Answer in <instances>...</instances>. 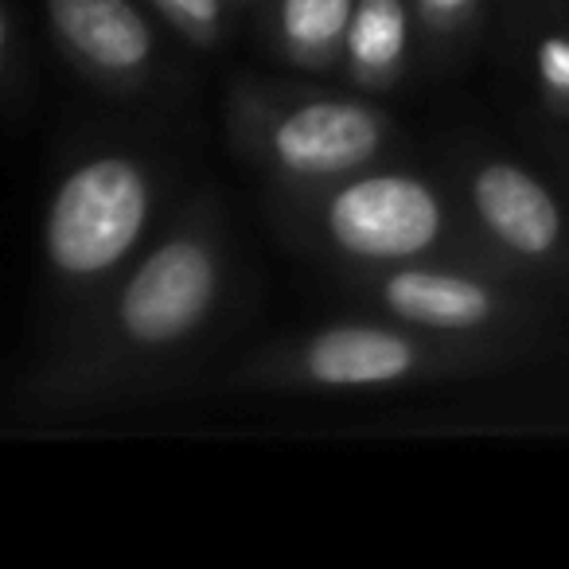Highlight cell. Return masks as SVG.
<instances>
[{
  "mask_svg": "<svg viewBox=\"0 0 569 569\" xmlns=\"http://www.w3.org/2000/svg\"><path fill=\"white\" fill-rule=\"evenodd\" d=\"M149 188L126 160H94L59 188L48 219L51 261L67 273L110 269L137 242Z\"/></svg>",
  "mask_w": 569,
  "mask_h": 569,
  "instance_id": "obj_1",
  "label": "cell"
},
{
  "mask_svg": "<svg viewBox=\"0 0 569 569\" xmlns=\"http://www.w3.org/2000/svg\"><path fill=\"white\" fill-rule=\"evenodd\" d=\"M328 222L343 250L363 258H406L437 238L441 207L418 180L375 176L340 191Z\"/></svg>",
  "mask_w": 569,
  "mask_h": 569,
  "instance_id": "obj_2",
  "label": "cell"
},
{
  "mask_svg": "<svg viewBox=\"0 0 569 569\" xmlns=\"http://www.w3.org/2000/svg\"><path fill=\"white\" fill-rule=\"evenodd\" d=\"M214 297V261L196 242H168L137 269L121 297V325L133 340L164 343L183 336Z\"/></svg>",
  "mask_w": 569,
  "mask_h": 569,
  "instance_id": "obj_3",
  "label": "cell"
},
{
  "mask_svg": "<svg viewBox=\"0 0 569 569\" xmlns=\"http://www.w3.org/2000/svg\"><path fill=\"white\" fill-rule=\"evenodd\" d=\"M273 149L297 172H348L379 149V121L363 106L317 102L281 121Z\"/></svg>",
  "mask_w": 569,
  "mask_h": 569,
  "instance_id": "obj_4",
  "label": "cell"
},
{
  "mask_svg": "<svg viewBox=\"0 0 569 569\" xmlns=\"http://www.w3.org/2000/svg\"><path fill=\"white\" fill-rule=\"evenodd\" d=\"M476 207L483 222L503 238L507 246L522 253H546L558 242V207L546 196L542 183H535L527 172L507 164H491L476 176Z\"/></svg>",
  "mask_w": 569,
  "mask_h": 569,
  "instance_id": "obj_5",
  "label": "cell"
},
{
  "mask_svg": "<svg viewBox=\"0 0 569 569\" xmlns=\"http://www.w3.org/2000/svg\"><path fill=\"white\" fill-rule=\"evenodd\" d=\"M51 20L63 40L98 67L129 71L149 59V24L126 0H51Z\"/></svg>",
  "mask_w": 569,
  "mask_h": 569,
  "instance_id": "obj_6",
  "label": "cell"
},
{
  "mask_svg": "<svg viewBox=\"0 0 569 569\" xmlns=\"http://www.w3.org/2000/svg\"><path fill=\"white\" fill-rule=\"evenodd\" d=\"M410 343L390 332H379V328H336L309 348V371L320 382H336V387L398 379V375L410 371Z\"/></svg>",
  "mask_w": 569,
  "mask_h": 569,
  "instance_id": "obj_7",
  "label": "cell"
},
{
  "mask_svg": "<svg viewBox=\"0 0 569 569\" xmlns=\"http://www.w3.org/2000/svg\"><path fill=\"white\" fill-rule=\"evenodd\" d=\"M387 301L402 317L437 328L480 325L491 312V297L483 284L460 281V277H445V273H421V269L398 273L387 284Z\"/></svg>",
  "mask_w": 569,
  "mask_h": 569,
  "instance_id": "obj_8",
  "label": "cell"
},
{
  "mask_svg": "<svg viewBox=\"0 0 569 569\" xmlns=\"http://www.w3.org/2000/svg\"><path fill=\"white\" fill-rule=\"evenodd\" d=\"M348 48H351V59L371 67V71L395 63L406 48L402 0H363V4L351 12Z\"/></svg>",
  "mask_w": 569,
  "mask_h": 569,
  "instance_id": "obj_9",
  "label": "cell"
},
{
  "mask_svg": "<svg viewBox=\"0 0 569 569\" xmlns=\"http://www.w3.org/2000/svg\"><path fill=\"white\" fill-rule=\"evenodd\" d=\"M351 0H284V36L301 48H325L351 24Z\"/></svg>",
  "mask_w": 569,
  "mask_h": 569,
  "instance_id": "obj_10",
  "label": "cell"
},
{
  "mask_svg": "<svg viewBox=\"0 0 569 569\" xmlns=\"http://www.w3.org/2000/svg\"><path fill=\"white\" fill-rule=\"evenodd\" d=\"M538 63H542V74L553 82V87L569 90V43L550 40L542 48V56H538Z\"/></svg>",
  "mask_w": 569,
  "mask_h": 569,
  "instance_id": "obj_11",
  "label": "cell"
},
{
  "mask_svg": "<svg viewBox=\"0 0 569 569\" xmlns=\"http://www.w3.org/2000/svg\"><path fill=\"white\" fill-rule=\"evenodd\" d=\"M164 4L180 12V17L196 20V24H211L219 17V0H164Z\"/></svg>",
  "mask_w": 569,
  "mask_h": 569,
  "instance_id": "obj_12",
  "label": "cell"
},
{
  "mask_svg": "<svg viewBox=\"0 0 569 569\" xmlns=\"http://www.w3.org/2000/svg\"><path fill=\"white\" fill-rule=\"evenodd\" d=\"M429 12H457V9H465L468 0H421Z\"/></svg>",
  "mask_w": 569,
  "mask_h": 569,
  "instance_id": "obj_13",
  "label": "cell"
}]
</instances>
